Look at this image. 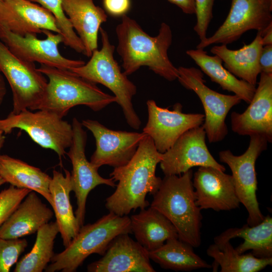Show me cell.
Returning <instances> with one entry per match:
<instances>
[{
	"label": "cell",
	"mask_w": 272,
	"mask_h": 272,
	"mask_svg": "<svg viewBox=\"0 0 272 272\" xmlns=\"http://www.w3.org/2000/svg\"><path fill=\"white\" fill-rule=\"evenodd\" d=\"M42 33L46 35L44 39L37 38L34 34L21 36L0 23V40L11 52L24 61L65 70L85 63L83 60L69 59L61 54L58 46L63 42L61 34L47 30H42Z\"/></svg>",
	"instance_id": "12"
},
{
	"label": "cell",
	"mask_w": 272,
	"mask_h": 272,
	"mask_svg": "<svg viewBox=\"0 0 272 272\" xmlns=\"http://www.w3.org/2000/svg\"><path fill=\"white\" fill-rule=\"evenodd\" d=\"M65 175L53 170L49 183L54 215L64 247L78 234L80 226L71 203L70 194L73 191L71 173L64 169Z\"/></svg>",
	"instance_id": "24"
},
{
	"label": "cell",
	"mask_w": 272,
	"mask_h": 272,
	"mask_svg": "<svg viewBox=\"0 0 272 272\" xmlns=\"http://www.w3.org/2000/svg\"><path fill=\"white\" fill-rule=\"evenodd\" d=\"M0 23L21 36L37 35L43 30L61 34L53 15L42 6L27 0L0 1Z\"/></svg>",
	"instance_id": "20"
},
{
	"label": "cell",
	"mask_w": 272,
	"mask_h": 272,
	"mask_svg": "<svg viewBox=\"0 0 272 272\" xmlns=\"http://www.w3.org/2000/svg\"><path fill=\"white\" fill-rule=\"evenodd\" d=\"M3 131L0 129V151L4 145L5 141V137L4 135ZM1 155V154H0Z\"/></svg>",
	"instance_id": "40"
},
{
	"label": "cell",
	"mask_w": 272,
	"mask_h": 272,
	"mask_svg": "<svg viewBox=\"0 0 272 272\" xmlns=\"http://www.w3.org/2000/svg\"><path fill=\"white\" fill-rule=\"evenodd\" d=\"M192 178L195 202L201 210L230 211L239 207L231 175L213 167H199Z\"/></svg>",
	"instance_id": "18"
},
{
	"label": "cell",
	"mask_w": 272,
	"mask_h": 272,
	"mask_svg": "<svg viewBox=\"0 0 272 272\" xmlns=\"http://www.w3.org/2000/svg\"><path fill=\"white\" fill-rule=\"evenodd\" d=\"M130 221L131 233L137 241L148 252L160 247L168 239L178 238L172 223L151 207L132 215Z\"/></svg>",
	"instance_id": "25"
},
{
	"label": "cell",
	"mask_w": 272,
	"mask_h": 272,
	"mask_svg": "<svg viewBox=\"0 0 272 272\" xmlns=\"http://www.w3.org/2000/svg\"><path fill=\"white\" fill-rule=\"evenodd\" d=\"M207 253L214 259L213 271L220 266L221 272H258L272 264V257L260 258L251 253H238L230 241L214 242L209 246Z\"/></svg>",
	"instance_id": "30"
},
{
	"label": "cell",
	"mask_w": 272,
	"mask_h": 272,
	"mask_svg": "<svg viewBox=\"0 0 272 272\" xmlns=\"http://www.w3.org/2000/svg\"><path fill=\"white\" fill-rule=\"evenodd\" d=\"M186 53L212 81L219 84L223 90L233 92L245 102H250L255 86L237 79L222 65L223 61L219 56L209 55L203 49L197 48L188 50Z\"/></svg>",
	"instance_id": "27"
},
{
	"label": "cell",
	"mask_w": 272,
	"mask_h": 272,
	"mask_svg": "<svg viewBox=\"0 0 272 272\" xmlns=\"http://www.w3.org/2000/svg\"><path fill=\"white\" fill-rule=\"evenodd\" d=\"M81 123L92 133L95 139L96 150L90 162L98 169L103 165L116 168L126 164L147 135L143 132L110 129L95 120H83Z\"/></svg>",
	"instance_id": "16"
},
{
	"label": "cell",
	"mask_w": 272,
	"mask_h": 272,
	"mask_svg": "<svg viewBox=\"0 0 272 272\" xmlns=\"http://www.w3.org/2000/svg\"><path fill=\"white\" fill-rule=\"evenodd\" d=\"M54 213L36 192L30 191L0 227V238L16 239L32 234L52 219Z\"/></svg>",
	"instance_id": "21"
},
{
	"label": "cell",
	"mask_w": 272,
	"mask_h": 272,
	"mask_svg": "<svg viewBox=\"0 0 272 272\" xmlns=\"http://www.w3.org/2000/svg\"><path fill=\"white\" fill-rule=\"evenodd\" d=\"M147 106L148 118L143 132L152 139L161 153L170 149L186 131L204 122V114L184 113L179 103L174 104L171 110L159 107L154 100H148Z\"/></svg>",
	"instance_id": "14"
},
{
	"label": "cell",
	"mask_w": 272,
	"mask_h": 272,
	"mask_svg": "<svg viewBox=\"0 0 272 272\" xmlns=\"http://www.w3.org/2000/svg\"><path fill=\"white\" fill-rule=\"evenodd\" d=\"M192 176L191 169L178 175H165L153 195L150 207L172 223L180 240L196 248L201 243L202 216L195 202Z\"/></svg>",
	"instance_id": "3"
},
{
	"label": "cell",
	"mask_w": 272,
	"mask_h": 272,
	"mask_svg": "<svg viewBox=\"0 0 272 272\" xmlns=\"http://www.w3.org/2000/svg\"><path fill=\"white\" fill-rule=\"evenodd\" d=\"M202 126L191 128L182 134L174 145L162 153L160 167L165 175H180L194 167H211L225 171L210 152Z\"/></svg>",
	"instance_id": "15"
},
{
	"label": "cell",
	"mask_w": 272,
	"mask_h": 272,
	"mask_svg": "<svg viewBox=\"0 0 272 272\" xmlns=\"http://www.w3.org/2000/svg\"><path fill=\"white\" fill-rule=\"evenodd\" d=\"M236 238L243 239L235 248L240 254L251 250V253L260 258L272 257V218L268 215L254 226L247 224L241 228L228 229L214 239V242L230 241Z\"/></svg>",
	"instance_id": "28"
},
{
	"label": "cell",
	"mask_w": 272,
	"mask_h": 272,
	"mask_svg": "<svg viewBox=\"0 0 272 272\" xmlns=\"http://www.w3.org/2000/svg\"><path fill=\"white\" fill-rule=\"evenodd\" d=\"M267 141L262 137L250 136L249 146L242 155H234L229 150L219 153L220 161L231 169L234 185L240 203L245 207L248 216L247 224L254 226L261 222L262 215L257 199V181L255 162L261 153L267 148Z\"/></svg>",
	"instance_id": "8"
},
{
	"label": "cell",
	"mask_w": 272,
	"mask_h": 272,
	"mask_svg": "<svg viewBox=\"0 0 272 272\" xmlns=\"http://www.w3.org/2000/svg\"><path fill=\"white\" fill-rule=\"evenodd\" d=\"M267 1H268L269 2L272 3V0H267Z\"/></svg>",
	"instance_id": "42"
},
{
	"label": "cell",
	"mask_w": 272,
	"mask_h": 272,
	"mask_svg": "<svg viewBox=\"0 0 272 272\" xmlns=\"http://www.w3.org/2000/svg\"><path fill=\"white\" fill-rule=\"evenodd\" d=\"M7 93V88L4 76L0 72V106L2 105Z\"/></svg>",
	"instance_id": "39"
},
{
	"label": "cell",
	"mask_w": 272,
	"mask_h": 272,
	"mask_svg": "<svg viewBox=\"0 0 272 272\" xmlns=\"http://www.w3.org/2000/svg\"><path fill=\"white\" fill-rule=\"evenodd\" d=\"M259 65L261 73L272 74V44L263 46L259 57Z\"/></svg>",
	"instance_id": "36"
},
{
	"label": "cell",
	"mask_w": 272,
	"mask_h": 272,
	"mask_svg": "<svg viewBox=\"0 0 272 272\" xmlns=\"http://www.w3.org/2000/svg\"><path fill=\"white\" fill-rule=\"evenodd\" d=\"M258 87L247 109L231 114V128L241 135H257L272 141V74L261 73Z\"/></svg>",
	"instance_id": "17"
},
{
	"label": "cell",
	"mask_w": 272,
	"mask_h": 272,
	"mask_svg": "<svg viewBox=\"0 0 272 272\" xmlns=\"http://www.w3.org/2000/svg\"><path fill=\"white\" fill-rule=\"evenodd\" d=\"M261 41L263 46L272 44V24L264 31H261Z\"/></svg>",
	"instance_id": "38"
},
{
	"label": "cell",
	"mask_w": 272,
	"mask_h": 272,
	"mask_svg": "<svg viewBox=\"0 0 272 272\" xmlns=\"http://www.w3.org/2000/svg\"><path fill=\"white\" fill-rule=\"evenodd\" d=\"M59 233L56 221L48 222L37 231L35 243L29 252L17 262L15 272H41L54 255V240Z\"/></svg>",
	"instance_id": "31"
},
{
	"label": "cell",
	"mask_w": 272,
	"mask_h": 272,
	"mask_svg": "<svg viewBox=\"0 0 272 272\" xmlns=\"http://www.w3.org/2000/svg\"><path fill=\"white\" fill-rule=\"evenodd\" d=\"M262 47L261 31H258L250 44L239 49H230L222 44L212 47L211 52L222 59L224 67L234 76L255 86L261 73L259 57Z\"/></svg>",
	"instance_id": "23"
},
{
	"label": "cell",
	"mask_w": 272,
	"mask_h": 272,
	"mask_svg": "<svg viewBox=\"0 0 272 272\" xmlns=\"http://www.w3.org/2000/svg\"><path fill=\"white\" fill-rule=\"evenodd\" d=\"M14 128L25 131L41 147L53 150L60 162L73 142L72 125L46 110L33 112L26 109L17 114L11 112L6 118L0 119V129L5 133H11Z\"/></svg>",
	"instance_id": "7"
},
{
	"label": "cell",
	"mask_w": 272,
	"mask_h": 272,
	"mask_svg": "<svg viewBox=\"0 0 272 272\" xmlns=\"http://www.w3.org/2000/svg\"><path fill=\"white\" fill-rule=\"evenodd\" d=\"M177 80L185 88L193 91L199 97L205 111L202 126L210 143L224 139L228 134L227 115L241 99L237 95H225L211 89L205 85L201 71L193 67H178Z\"/></svg>",
	"instance_id": "10"
},
{
	"label": "cell",
	"mask_w": 272,
	"mask_h": 272,
	"mask_svg": "<svg viewBox=\"0 0 272 272\" xmlns=\"http://www.w3.org/2000/svg\"><path fill=\"white\" fill-rule=\"evenodd\" d=\"M103 3L105 10L113 16L125 15L130 7V0H103Z\"/></svg>",
	"instance_id": "35"
},
{
	"label": "cell",
	"mask_w": 272,
	"mask_h": 272,
	"mask_svg": "<svg viewBox=\"0 0 272 272\" xmlns=\"http://www.w3.org/2000/svg\"><path fill=\"white\" fill-rule=\"evenodd\" d=\"M62 10L90 57L98 48V35L102 23L107 20L105 11L93 0H61Z\"/></svg>",
	"instance_id": "22"
},
{
	"label": "cell",
	"mask_w": 272,
	"mask_h": 272,
	"mask_svg": "<svg viewBox=\"0 0 272 272\" xmlns=\"http://www.w3.org/2000/svg\"><path fill=\"white\" fill-rule=\"evenodd\" d=\"M0 176L11 185L39 193L52 206L49 188L51 177L40 169L7 155H1Z\"/></svg>",
	"instance_id": "26"
},
{
	"label": "cell",
	"mask_w": 272,
	"mask_h": 272,
	"mask_svg": "<svg viewBox=\"0 0 272 272\" xmlns=\"http://www.w3.org/2000/svg\"><path fill=\"white\" fill-rule=\"evenodd\" d=\"M102 47L94 50L91 58L82 66L70 70L95 84H100L113 92L116 102L121 107L127 124L139 129L142 122L134 109L133 97L136 94V86L130 81L114 57V45L109 40L107 32L101 27Z\"/></svg>",
	"instance_id": "6"
},
{
	"label": "cell",
	"mask_w": 272,
	"mask_h": 272,
	"mask_svg": "<svg viewBox=\"0 0 272 272\" xmlns=\"http://www.w3.org/2000/svg\"><path fill=\"white\" fill-rule=\"evenodd\" d=\"M0 72L7 79L13 94L12 113L36 110L42 99L47 80L33 62L15 55L0 40Z\"/></svg>",
	"instance_id": "9"
},
{
	"label": "cell",
	"mask_w": 272,
	"mask_h": 272,
	"mask_svg": "<svg viewBox=\"0 0 272 272\" xmlns=\"http://www.w3.org/2000/svg\"><path fill=\"white\" fill-rule=\"evenodd\" d=\"M27 246L24 238H0V272H9Z\"/></svg>",
	"instance_id": "32"
},
{
	"label": "cell",
	"mask_w": 272,
	"mask_h": 272,
	"mask_svg": "<svg viewBox=\"0 0 272 272\" xmlns=\"http://www.w3.org/2000/svg\"><path fill=\"white\" fill-rule=\"evenodd\" d=\"M214 1L215 0H195L196 23L193 29L200 41L207 37V30L213 18Z\"/></svg>",
	"instance_id": "34"
},
{
	"label": "cell",
	"mask_w": 272,
	"mask_h": 272,
	"mask_svg": "<svg viewBox=\"0 0 272 272\" xmlns=\"http://www.w3.org/2000/svg\"><path fill=\"white\" fill-rule=\"evenodd\" d=\"M193 247L178 238L168 239L157 249L149 251L150 259L164 269L191 271L210 268L208 264L193 251Z\"/></svg>",
	"instance_id": "29"
},
{
	"label": "cell",
	"mask_w": 272,
	"mask_h": 272,
	"mask_svg": "<svg viewBox=\"0 0 272 272\" xmlns=\"http://www.w3.org/2000/svg\"><path fill=\"white\" fill-rule=\"evenodd\" d=\"M102 257L87 266L89 272H155L149 252L128 234L116 236Z\"/></svg>",
	"instance_id": "19"
},
{
	"label": "cell",
	"mask_w": 272,
	"mask_h": 272,
	"mask_svg": "<svg viewBox=\"0 0 272 272\" xmlns=\"http://www.w3.org/2000/svg\"><path fill=\"white\" fill-rule=\"evenodd\" d=\"M130 233V218L109 212L94 223L82 226L65 249L54 254L45 271H76L89 255H103L116 236Z\"/></svg>",
	"instance_id": "5"
},
{
	"label": "cell",
	"mask_w": 272,
	"mask_h": 272,
	"mask_svg": "<svg viewBox=\"0 0 272 272\" xmlns=\"http://www.w3.org/2000/svg\"><path fill=\"white\" fill-rule=\"evenodd\" d=\"M186 14H195V0H168Z\"/></svg>",
	"instance_id": "37"
},
{
	"label": "cell",
	"mask_w": 272,
	"mask_h": 272,
	"mask_svg": "<svg viewBox=\"0 0 272 272\" xmlns=\"http://www.w3.org/2000/svg\"><path fill=\"white\" fill-rule=\"evenodd\" d=\"M72 125L73 142L66 154L72 164L71 179L77 204L75 214L81 227L84 223L86 204L89 192L100 185L105 184L114 187L116 184L111 178H105L100 176L98 172V169L87 159L85 147L87 135L82 123L74 117Z\"/></svg>",
	"instance_id": "13"
},
{
	"label": "cell",
	"mask_w": 272,
	"mask_h": 272,
	"mask_svg": "<svg viewBox=\"0 0 272 272\" xmlns=\"http://www.w3.org/2000/svg\"><path fill=\"white\" fill-rule=\"evenodd\" d=\"M161 159L162 153L147 135L130 160L123 166L114 168L110 174V178L118 183L114 192L106 199L105 207L109 212L122 216L149 206L147 194H154L162 182V179L156 175L157 166Z\"/></svg>",
	"instance_id": "1"
},
{
	"label": "cell",
	"mask_w": 272,
	"mask_h": 272,
	"mask_svg": "<svg viewBox=\"0 0 272 272\" xmlns=\"http://www.w3.org/2000/svg\"><path fill=\"white\" fill-rule=\"evenodd\" d=\"M0 1H3V0H0Z\"/></svg>",
	"instance_id": "43"
},
{
	"label": "cell",
	"mask_w": 272,
	"mask_h": 272,
	"mask_svg": "<svg viewBox=\"0 0 272 272\" xmlns=\"http://www.w3.org/2000/svg\"><path fill=\"white\" fill-rule=\"evenodd\" d=\"M38 69L48 81L37 110H48L63 118L77 105H85L97 112L116 101L114 96L70 70L44 64Z\"/></svg>",
	"instance_id": "4"
},
{
	"label": "cell",
	"mask_w": 272,
	"mask_h": 272,
	"mask_svg": "<svg viewBox=\"0 0 272 272\" xmlns=\"http://www.w3.org/2000/svg\"><path fill=\"white\" fill-rule=\"evenodd\" d=\"M115 32L118 40L116 50L121 58L123 73L126 76L142 66H147L169 81L177 79L178 68L168 55L172 42V33L167 24L162 23L158 35L152 37L136 21L124 15L116 27Z\"/></svg>",
	"instance_id": "2"
},
{
	"label": "cell",
	"mask_w": 272,
	"mask_h": 272,
	"mask_svg": "<svg viewBox=\"0 0 272 272\" xmlns=\"http://www.w3.org/2000/svg\"><path fill=\"white\" fill-rule=\"evenodd\" d=\"M6 181L0 176V186L3 184H5Z\"/></svg>",
	"instance_id": "41"
},
{
	"label": "cell",
	"mask_w": 272,
	"mask_h": 272,
	"mask_svg": "<svg viewBox=\"0 0 272 272\" xmlns=\"http://www.w3.org/2000/svg\"><path fill=\"white\" fill-rule=\"evenodd\" d=\"M31 191L29 189L20 188L11 185L0 192V227Z\"/></svg>",
	"instance_id": "33"
},
{
	"label": "cell",
	"mask_w": 272,
	"mask_h": 272,
	"mask_svg": "<svg viewBox=\"0 0 272 272\" xmlns=\"http://www.w3.org/2000/svg\"><path fill=\"white\" fill-rule=\"evenodd\" d=\"M271 11L272 3L267 0H232L225 21L211 36L200 41L196 48L230 44L249 30L263 31L272 24Z\"/></svg>",
	"instance_id": "11"
}]
</instances>
